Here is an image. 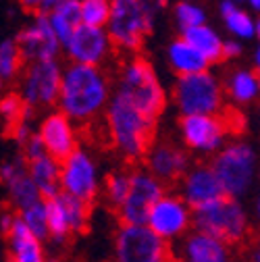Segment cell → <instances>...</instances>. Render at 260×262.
<instances>
[{
    "instance_id": "1",
    "label": "cell",
    "mask_w": 260,
    "mask_h": 262,
    "mask_svg": "<svg viewBox=\"0 0 260 262\" xmlns=\"http://www.w3.org/2000/svg\"><path fill=\"white\" fill-rule=\"evenodd\" d=\"M115 94V77L106 67L67 62L56 108L79 127L100 121Z\"/></svg>"
},
{
    "instance_id": "2",
    "label": "cell",
    "mask_w": 260,
    "mask_h": 262,
    "mask_svg": "<svg viewBox=\"0 0 260 262\" xmlns=\"http://www.w3.org/2000/svg\"><path fill=\"white\" fill-rule=\"evenodd\" d=\"M104 138L123 165H142L150 146L158 138V121L142 113L129 98L115 92L102 117Z\"/></svg>"
},
{
    "instance_id": "3",
    "label": "cell",
    "mask_w": 260,
    "mask_h": 262,
    "mask_svg": "<svg viewBox=\"0 0 260 262\" xmlns=\"http://www.w3.org/2000/svg\"><path fill=\"white\" fill-rule=\"evenodd\" d=\"M115 92L129 98L142 113L160 121L167 108V92L162 88L158 73L148 56L129 54L117 56L115 67Z\"/></svg>"
},
{
    "instance_id": "4",
    "label": "cell",
    "mask_w": 260,
    "mask_h": 262,
    "mask_svg": "<svg viewBox=\"0 0 260 262\" xmlns=\"http://www.w3.org/2000/svg\"><path fill=\"white\" fill-rule=\"evenodd\" d=\"M156 19L148 15L140 0H113V13L106 31L119 56L140 54Z\"/></svg>"
},
{
    "instance_id": "5",
    "label": "cell",
    "mask_w": 260,
    "mask_h": 262,
    "mask_svg": "<svg viewBox=\"0 0 260 262\" xmlns=\"http://www.w3.org/2000/svg\"><path fill=\"white\" fill-rule=\"evenodd\" d=\"M248 219L235 195L225 193L219 200L193 210V229L208 233L227 246L237 248L248 233Z\"/></svg>"
},
{
    "instance_id": "6",
    "label": "cell",
    "mask_w": 260,
    "mask_h": 262,
    "mask_svg": "<svg viewBox=\"0 0 260 262\" xmlns=\"http://www.w3.org/2000/svg\"><path fill=\"white\" fill-rule=\"evenodd\" d=\"M173 244L148 225H119L113 235V262H173Z\"/></svg>"
},
{
    "instance_id": "7",
    "label": "cell",
    "mask_w": 260,
    "mask_h": 262,
    "mask_svg": "<svg viewBox=\"0 0 260 262\" xmlns=\"http://www.w3.org/2000/svg\"><path fill=\"white\" fill-rule=\"evenodd\" d=\"M62 71L64 64L54 60H38V62H27L25 69L15 83L19 96L23 102L36 113H46L56 108L60 85H62Z\"/></svg>"
},
{
    "instance_id": "8",
    "label": "cell",
    "mask_w": 260,
    "mask_h": 262,
    "mask_svg": "<svg viewBox=\"0 0 260 262\" xmlns=\"http://www.w3.org/2000/svg\"><path fill=\"white\" fill-rule=\"evenodd\" d=\"M171 102L179 115H216L225 106V90L210 71L183 75L173 83Z\"/></svg>"
},
{
    "instance_id": "9",
    "label": "cell",
    "mask_w": 260,
    "mask_h": 262,
    "mask_svg": "<svg viewBox=\"0 0 260 262\" xmlns=\"http://www.w3.org/2000/svg\"><path fill=\"white\" fill-rule=\"evenodd\" d=\"M44 202L48 212V244H52L54 248H62L73 237L83 235L90 229L94 204L77 200L62 191L44 198Z\"/></svg>"
},
{
    "instance_id": "10",
    "label": "cell",
    "mask_w": 260,
    "mask_h": 262,
    "mask_svg": "<svg viewBox=\"0 0 260 262\" xmlns=\"http://www.w3.org/2000/svg\"><path fill=\"white\" fill-rule=\"evenodd\" d=\"M177 134L179 142L202 160H208L216 154L225 142L231 140L227 123L221 113L216 115H179L177 119Z\"/></svg>"
},
{
    "instance_id": "11",
    "label": "cell",
    "mask_w": 260,
    "mask_h": 262,
    "mask_svg": "<svg viewBox=\"0 0 260 262\" xmlns=\"http://www.w3.org/2000/svg\"><path fill=\"white\" fill-rule=\"evenodd\" d=\"M102 179L104 175L98 160L85 146H79L60 162V191L77 200H83L88 204L98 202Z\"/></svg>"
},
{
    "instance_id": "12",
    "label": "cell",
    "mask_w": 260,
    "mask_h": 262,
    "mask_svg": "<svg viewBox=\"0 0 260 262\" xmlns=\"http://www.w3.org/2000/svg\"><path fill=\"white\" fill-rule=\"evenodd\" d=\"M193 154L173 138H156L150 146L142 167L154 175L167 189H177L179 181L193 165Z\"/></svg>"
},
{
    "instance_id": "13",
    "label": "cell",
    "mask_w": 260,
    "mask_h": 262,
    "mask_svg": "<svg viewBox=\"0 0 260 262\" xmlns=\"http://www.w3.org/2000/svg\"><path fill=\"white\" fill-rule=\"evenodd\" d=\"M169 189L154 175H150L142 165L132 167V187L121 208L115 212L119 225H146L152 206Z\"/></svg>"
},
{
    "instance_id": "14",
    "label": "cell",
    "mask_w": 260,
    "mask_h": 262,
    "mask_svg": "<svg viewBox=\"0 0 260 262\" xmlns=\"http://www.w3.org/2000/svg\"><path fill=\"white\" fill-rule=\"evenodd\" d=\"M62 56L67 62L90 64V67H106V64L119 56L106 27H90L79 25L73 36L62 44Z\"/></svg>"
},
{
    "instance_id": "15",
    "label": "cell",
    "mask_w": 260,
    "mask_h": 262,
    "mask_svg": "<svg viewBox=\"0 0 260 262\" xmlns=\"http://www.w3.org/2000/svg\"><path fill=\"white\" fill-rule=\"evenodd\" d=\"M146 225L169 244H177L193 229V210L175 189H169L152 206Z\"/></svg>"
},
{
    "instance_id": "16",
    "label": "cell",
    "mask_w": 260,
    "mask_h": 262,
    "mask_svg": "<svg viewBox=\"0 0 260 262\" xmlns=\"http://www.w3.org/2000/svg\"><path fill=\"white\" fill-rule=\"evenodd\" d=\"M208 162L214 169L216 177L221 179L227 193H231L237 198V195H242L246 191L250 177H252V167H254V154H252L250 146L229 142L216 154H212L208 158Z\"/></svg>"
},
{
    "instance_id": "17",
    "label": "cell",
    "mask_w": 260,
    "mask_h": 262,
    "mask_svg": "<svg viewBox=\"0 0 260 262\" xmlns=\"http://www.w3.org/2000/svg\"><path fill=\"white\" fill-rule=\"evenodd\" d=\"M36 134L42 140L46 152L60 162L81 146L79 125L58 108L42 113L36 123Z\"/></svg>"
},
{
    "instance_id": "18",
    "label": "cell",
    "mask_w": 260,
    "mask_h": 262,
    "mask_svg": "<svg viewBox=\"0 0 260 262\" xmlns=\"http://www.w3.org/2000/svg\"><path fill=\"white\" fill-rule=\"evenodd\" d=\"M175 191L189 204L191 210H196L204 204H210L227 193L214 169L210 167V162L202 158L193 160V165L187 169V173L183 175Z\"/></svg>"
},
{
    "instance_id": "19",
    "label": "cell",
    "mask_w": 260,
    "mask_h": 262,
    "mask_svg": "<svg viewBox=\"0 0 260 262\" xmlns=\"http://www.w3.org/2000/svg\"><path fill=\"white\" fill-rule=\"evenodd\" d=\"M25 62L54 60L62 54V44L54 36L46 15H34L27 25H23L15 36Z\"/></svg>"
},
{
    "instance_id": "20",
    "label": "cell",
    "mask_w": 260,
    "mask_h": 262,
    "mask_svg": "<svg viewBox=\"0 0 260 262\" xmlns=\"http://www.w3.org/2000/svg\"><path fill=\"white\" fill-rule=\"evenodd\" d=\"M173 250L181 262H235V248L196 229L173 244Z\"/></svg>"
},
{
    "instance_id": "21",
    "label": "cell",
    "mask_w": 260,
    "mask_h": 262,
    "mask_svg": "<svg viewBox=\"0 0 260 262\" xmlns=\"http://www.w3.org/2000/svg\"><path fill=\"white\" fill-rule=\"evenodd\" d=\"M5 237V262H48L46 242L34 235L17 214Z\"/></svg>"
},
{
    "instance_id": "22",
    "label": "cell",
    "mask_w": 260,
    "mask_h": 262,
    "mask_svg": "<svg viewBox=\"0 0 260 262\" xmlns=\"http://www.w3.org/2000/svg\"><path fill=\"white\" fill-rule=\"evenodd\" d=\"M167 62L171 71L175 73V77H183V75H193V73H202L208 71L210 62L193 48L183 36H177L169 48H167Z\"/></svg>"
},
{
    "instance_id": "23",
    "label": "cell",
    "mask_w": 260,
    "mask_h": 262,
    "mask_svg": "<svg viewBox=\"0 0 260 262\" xmlns=\"http://www.w3.org/2000/svg\"><path fill=\"white\" fill-rule=\"evenodd\" d=\"M27 171L44 198L60 191V160L52 158L50 154H42L34 160H27Z\"/></svg>"
},
{
    "instance_id": "24",
    "label": "cell",
    "mask_w": 260,
    "mask_h": 262,
    "mask_svg": "<svg viewBox=\"0 0 260 262\" xmlns=\"http://www.w3.org/2000/svg\"><path fill=\"white\" fill-rule=\"evenodd\" d=\"M129 187H132V167L123 165V167L111 169L109 173H104V179H102L100 200L104 202L106 208L117 212L127 198Z\"/></svg>"
},
{
    "instance_id": "25",
    "label": "cell",
    "mask_w": 260,
    "mask_h": 262,
    "mask_svg": "<svg viewBox=\"0 0 260 262\" xmlns=\"http://www.w3.org/2000/svg\"><path fill=\"white\" fill-rule=\"evenodd\" d=\"M36 111H31L23 98L19 96L17 90H7L5 94H0V127L11 138L17 125H21L27 119H36Z\"/></svg>"
},
{
    "instance_id": "26",
    "label": "cell",
    "mask_w": 260,
    "mask_h": 262,
    "mask_svg": "<svg viewBox=\"0 0 260 262\" xmlns=\"http://www.w3.org/2000/svg\"><path fill=\"white\" fill-rule=\"evenodd\" d=\"M7 189V200H9V208H13L15 212H21L29 206H34L38 202L44 200V195L40 193L38 185L34 183V179L29 177V171L21 173L19 177H15L11 183L5 185Z\"/></svg>"
},
{
    "instance_id": "27",
    "label": "cell",
    "mask_w": 260,
    "mask_h": 262,
    "mask_svg": "<svg viewBox=\"0 0 260 262\" xmlns=\"http://www.w3.org/2000/svg\"><path fill=\"white\" fill-rule=\"evenodd\" d=\"M183 38L196 48L210 64L214 62H225V56H223V48H225V42L219 38V34L208 27L206 23L204 25H198L189 31H185Z\"/></svg>"
},
{
    "instance_id": "28",
    "label": "cell",
    "mask_w": 260,
    "mask_h": 262,
    "mask_svg": "<svg viewBox=\"0 0 260 262\" xmlns=\"http://www.w3.org/2000/svg\"><path fill=\"white\" fill-rule=\"evenodd\" d=\"M50 21V27L54 31V36L60 40V44H64L71 36L73 31L81 25V7H79V0H64V3L54 9L50 15H46Z\"/></svg>"
},
{
    "instance_id": "29",
    "label": "cell",
    "mask_w": 260,
    "mask_h": 262,
    "mask_svg": "<svg viewBox=\"0 0 260 262\" xmlns=\"http://www.w3.org/2000/svg\"><path fill=\"white\" fill-rule=\"evenodd\" d=\"M25 64L27 62L15 38H5L0 42V77L5 79L7 85H13L19 81Z\"/></svg>"
},
{
    "instance_id": "30",
    "label": "cell",
    "mask_w": 260,
    "mask_h": 262,
    "mask_svg": "<svg viewBox=\"0 0 260 262\" xmlns=\"http://www.w3.org/2000/svg\"><path fill=\"white\" fill-rule=\"evenodd\" d=\"M223 90L225 96H229L235 102H250L254 100L258 83L252 71H244V69H233L227 73L225 81H223Z\"/></svg>"
},
{
    "instance_id": "31",
    "label": "cell",
    "mask_w": 260,
    "mask_h": 262,
    "mask_svg": "<svg viewBox=\"0 0 260 262\" xmlns=\"http://www.w3.org/2000/svg\"><path fill=\"white\" fill-rule=\"evenodd\" d=\"M219 11H221V17H223L227 29L233 31L235 36H240V38H252L256 34L254 21L250 19V15L246 11H242V9H237L233 5V0H223Z\"/></svg>"
},
{
    "instance_id": "32",
    "label": "cell",
    "mask_w": 260,
    "mask_h": 262,
    "mask_svg": "<svg viewBox=\"0 0 260 262\" xmlns=\"http://www.w3.org/2000/svg\"><path fill=\"white\" fill-rule=\"evenodd\" d=\"M173 21L179 29V36H183L185 31L204 25L206 15H204V9H200L193 0H179V3L173 5Z\"/></svg>"
},
{
    "instance_id": "33",
    "label": "cell",
    "mask_w": 260,
    "mask_h": 262,
    "mask_svg": "<svg viewBox=\"0 0 260 262\" xmlns=\"http://www.w3.org/2000/svg\"><path fill=\"white\" fill-rule=\"evenodd\" d=\"M81 25L106 27L113 13V0H79Z\"/></svg>"
},
{
    "instance_id": "34",
    "label": "cell",
    "mask_w": 260,
    "mask_h": 262,
    "mask_svg": "<svg viewBox=\"0 0 260 262\" xmlns=\"http://www.w3.org/2000/svg\"><path fill=\"white\" fill-rule=\"evenodd\" d=\"M17 214L31 233L38 235L40 239H44L48 244V212H46V202L44 200L21 210V212H17Z\"/></svg>"
},
{
    "instance_id": "35",
    "label": "cell",
    "mask_w": 260,
    "mask_h": 262,
    "mask_svg": "<svg viewBox=\"0 0 260 262\" xmlns=\"http://www.w3.org/2000/svg\"><path fill=\"white\" fill-rule=\"evenodd\" d=\"M235 262H260V223L248 227L244 242L235 248Z\"/></svg>"
},
{
    "instance_id": "36",
    "label": "cell",
    "mask_w": 260,
    "mask_h": 262,
    "mask_svg": "<svg viewBox=\"0 0 260 262\" xmlns=\"http://www.w3.org/2000/svg\"><path fill=\"white\" fill-rule=\"evenodd\" d=\"M25 171H27V162H25V158L21 154L3 160V162H0V185L5 187L7 183H11L15 177H19Z\"/></svg>"
},
{
    "instance_id": "37",
    "label": "cell",
    "mask_w": 260,
    "mask_h": 262,
    "mask_svg": "<svg viewBox=\"0 0 260 262\" xmlns=\"http://www.w3.org/2000/svg\"><path fill=\"white\" fill-rule=\"evenodd\" d=\"M21 148V156L25 158V162L27 160H34V158H38V156H42V154H48L46 152V148H44V144H42V140L38 138V134H34L31 136L23 146H19Z\"/></svg>"
},
{
    "instance_id": "38",
    "label": "cell",
    "mask_w": 260,
    "mask_h": 262,
    "mask_svg": "<svg viewBox=\"0 0 260 262\" xmlns=\"http://www.w3.org/2000/svg\"><path fill=\"white\" fill-rule=\"evenodd\" d=\"M142 7L148 11V15L152 19H158L162 13L167 11V7L171 5V0H140Z\"/></svg>"
},
{
    "instance_id": "39",
    "label": "cell",
    "mask_w": 260,
    "mask_h": 262,
    "mask_svg": "<svg viewBox=\"0 0 260 262\" xmlns=\"http://www.w3.org/2000/svg\"><path fill=\"white\" fill-rule=\"evenodd\" d=\"M62 3H64V0H38V15H50Z\"/></svg>"
},
{
    "instance_id": "40",
    "label": "cell",
    "mask_w": 260,
    "mask_h": 262,
    "mask_svg": "<svg viewBox=\"0 0 260 262\" xmlns=\"http://www.w3.org/2000/svg\"><path fill=\"white\" fill-rule=\"evenodd\" d=\"M242 52L240 44L237 42H225V48H223V56H225V62L227 60H231L233 56H237Z\"/></svg>"
},
{
    "instance_id": "41",
    "label": "cell",
    "mask_w": 260,
    "mask_h": 262,
    "mask_svg": "<svg viewBox=\"0 0 260 262\" xmlns=\"http://www.w3.org/2000/svg\"><path fill=\"white\" fill-rule=\"evenodd\" d=\"M252 73H254L256 83H258V90H260V69H258V67H254V69H252Z\"/></svg>"
},
{
    "instance_id": "42",
    "label": "cell",
    "mask_w": 260,
    "mask_h": 262,
    "mask_svg": "<svg viewBox=\"0 0 260 262\" xmlns=\"http://www.w3.org/2000/svg\"><path fill=\"white\" fill-rule=\"evenodd\" d=\"M7 88H9V85L5 83V79H3V77H0V94H5V92H7Z\"/></svg>"
},
{
    "instance_id": "43",
    "label": "cell",
    "mask_w": 260,
    "mask_h": 262,
    "mask_svg": "<svg viewBox=\"0 0 260 262\" xmlns=\"http://www.w3.org/2000/svg\"><path fill=\"white\" fill-rule=\"evenodd\" d=\"M250 5H252L256 11H260V0H250Z\"/></svg>"
},
{
    "instance_id": "44",
    "label": "cell",
    "mask_w": 260,
    "mask_h": 262,
    "mask_svg": "<svg viewBox=\"0 0 260 262\" xmlns=\"http://www.w3.org/2000/svg\"><path fill=\"white\" fill-rule=\"evenodd\" d=\"M48 262H62V260H60L58 256H54V254H50V256H48Z\"/></svg>"
},
{
    "instance_id": "45",
    "label": "cell",
    "mask_w": 260,
    "mask_h": 262,
    "mask_svg": "<svg viewBox=\"0 0 260 262\" xmlns=\"http://www.w3.org/2000/svg\"><path fill=\"white\" fill-rule=\"evenodd\" d=\"M256 36H258V40H260V21L256 23Z\"/></svg>"
},
{
    "instance_id": "46",
    "label": "cell",
    "mask_w": 260,
    "mask_h": 262,
    "mask_svg": "<svg viewBox=\"0 0 260 262\" xmlns=\"http://www.w3.org/2000/svg\"><path fill=\"white\" fill-rule=\"evenodd\" d=\"M256 62H258V64H256V67H258V69H260V50H258V52H256Z\"/></svg>"
},
{
    "instance_id": "47",
    "label": "cell",
    "mask_w": 260,
    "mask_h": 262,
    "mask_svg": "<svg viewBox=\"0 0 260 262\" xmlns=\"http://www.w3.org/2000/svg\"><path fill=\"white\" fill-rule=\"evenodd\" d=\"M258 212H260V200H258Z\"/></svg>"
},
{
    "instance_id": "48",
    "label": "cell",
    "mask_w": 260,
    "mask_h": 262,
    "mask_svg": "<svg viewBox=\"0 0 260 262\" xmlns=\"http://www.w3.org/2000/svg\"><path fill=\"white\" fill-rule=\"evenodd\" d=\"M0 262H5V260H3V254H0Z\"/></svg>"
},
{
    "instance_id": "49",
    "label": "cell",
    "mask_w": 260,
    "mask_h": 262,
    "mask_svg": "<svg viewBox=\"0 0 260 262\" xmlns=\"http://www.w3.org/2000/svg\"><path fill=\"white\" fill-rule=\"evenodd\" d=\"M173 262H181V260H177V258H175V260H173Z\"/></svg>"
},
{
    "instance_id": "50",
    "label": "cell",
    "mask_w": 260,
    "mask_h": 262,
    "mask_svg": "<svg viewBox=\"0 0 260 262\" xmlns=\"http://www.w3.org/2000/svg\"><path fill=\"white\" fill-rule=\"evenodd\" d=\"M193 3H196V0H193Z\"/></svg>"
}]
</instances>
